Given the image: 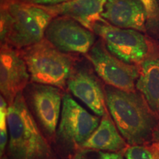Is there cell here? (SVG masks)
<instances>
[{"label":"cell","mask_w":159,"mask_h":159,"mask_svg":"<svg viewBox=\"0 0 159 159\" xmlns=\"http://www.w3.org/2000/svg\"><path fill=\"white\" fill-rule=\"evenodd\" d=\"M105 93L107 108L128 144H152L159 130V114L151 109L144 96L109 85Z\"/></svg>","instance_id":"obj_1"},{"label":"cell","mask_w":159,"mask_h":159,"mask_svg":"<svg viewBox=\"0 0 159 159\" xmlns=\"http://www.w3.org/2000/svg\"><path fill=\"white\" fill-rule=\"evenodd\" d=\"M7 125L9 141L6 156L9 159L53 158L48 139L30 113L23 92L9 105Z\"/></svg>","instance_id":"obj_2"},{"label":"cell","mask_w":159,"mask_h":159,"mask_svg":"<svg viewBox=\"0 0 159 159\" xmlns=\"http://www.w3.org/2000/svg\"><path fill=\"white\" fill-rule=\"evenodd\" d=\"M1 44L21 49L44 39L53 19L44 9L21 0H11L1 4Z\"/></svg>","instance_id":"obj_3"},{"label":"cell","mask_w":159,"mask_h":159,"mask_svg":"<svg viewBox=\"0 0 159 159\" xmlns=\"http://www.w3.org/2000/svg\"><path fill=\"white\" fill-rule=\"evenodd\" d=\"M30 82L64 89L74 68L73 57L60 51L46 39L20 49Z\"/></svg>","instance_id":"obj_4"},{"label":"cell","mask_w":159,"mask_h":159,"mask_svg":"<svg viewBox=\"0 0 159 159\" xmlns=\"http://www.w3.org/2000/svg\"><path fill=\"white\" fill-rule=\"evenodd\" d=\"M98 116L90 114L65 93L55 139L70 150H80L100 122Z\"/></svg>","instance_id":"obj_5"},{"label":"cell","mask_w":159,"mask_h":159,"mask_svg":"<svg viewBox=\"0 0 159 159\" xmlns=\"http://www.w3.org/2000/svg\"><path fill=\"white\" fill-rule=\"evenodd\" d=\"M62 90L30 82L23 91L30 113L48 141L55 139L64 95Z\"/></svg>","instance_id":"obj_6"},{"label":"cell","mask_w":159,"mask_h":159,"mask_svg":"<svg viewBox=\"0 0 159 159\" xmlns=\"http://www.w3.org/2000/svg\"><path fill=\"white\" fill-rule=\"evenodd\" d=\"M93 31L111 54L127 63L139 66L150 53L148 40L140 31L115 27L105 20L96 24Z\"/></svg>","instance_id":"obj_7"},{"label":"cell","mask_w":159,"mask_h":159,"mask_svg":"<svg viewBox=\"0 0 159 159\" xmlns=\"http://www.w3.org/2000/svg\"><path fill=\"white\" fill-rule=\"evenodd\" d=\"M85 56L95 72L109 86L123 91H135L139 66L117 58L107 49L102 40L95 43Z\"/></svg>","instance_id":"obj_8"},{"label":"cell","mask_w":159,"mask_h":159,"mask_svg":"<svg viewBox=\"0 0 159 159\" xmlns=\"http://www.w3.org/2000/svg\"><path fill=\"white\" fill-rule=\"evenodd\" d=\"M44 39L66 54L86 55L96 43L94 31L74 19L63 16L52 19L46 30Z\"/></svg>","instance_id":"obj_9"},{"label":"cell","mask_w":159,"mask_h":159,"mask_svg":"<svg viewBox=\"0 0 159 159\" xmlns=\"http://www.w3.org/2000/svg\"><path fill=\"white\" fill-rule=\"evenodd\" d=\"M30 76L20 49L7 43L1 44L0 50V91L8 105L23 92Z\"/></svg>","instance_id":"obj_10"},{"label":"cell","mask_w":159,"mask_h":159,"mask_svg":"<svg viewBox=\"0 0 159 159\" xmlns=\"http://www.w3.org/2000/svg\"><path fill=\"white\" fill-rule=\"evenodd\" d=\"M67 88L97 116L102 117L108 114L105 89L89 68L75 66L67 82Z\"/></svg>","instance_id":"obj_11"},{"label":"cell","mask_w":159,"mask_h":159,"mask_svg":"<svg viewBox=\"0 0 159 159\" xmlns=\"http://www.w3.org/2000/svg\"><path fill=\"white\" fill-rule=\"evenodd\" d=\"M102 18L115 27L147 31V17L139 0H107Z\"/></svg>","instance_id":"obj_12"},{"label":"cell","mask_w":159,"mask_h":159,"mask_svg":"<svg viewBox=\"0 0 159 159\" xmlns=\"http://www.w3.org/2000/svg\"><path fill=\"white\" fill-rule=\"evenodd\" d=\"M107 0H70L55 5H39L53 18L68 17L78 21L93 31L94 25L104 21L102 18L103 7Z\"/></svg>","instance_id":"obj_13"},{"label":"cell","mask_w":159,"mask_h":159,"mask_svg":"<svg viewBox=\"0 0 159 159\" xmlns=\"http://www.w3.org/2000/svg\"><path fill=\"white\" fill-rule=\"evenodd\" d=\"M139 67L136 88L151 109L159 114V55L150 53Z\"/></svg>","instance_id":"obj_14"},{"label":"cell","mask_w":159,"mask_h":159,"mask_svg":"<svg viewBox=\"0 0 159 159\" xmlns=\"http://www.w3.org/2000/svg\"><path fill=\"white\" fill-rule=\"evenodd\" d=\"M128 143L110 119L108 114L102 116L99 125L81 149H91L105 152H120L126 150Z\"/></svg>","instance_id":"obj_15"},{"label":"cell","mask_w":159,"mask_h":159,"mask_svg":"<svg viewBox=\"0 0 159 159\" xmlns=\"http://www.w3.org/2000/svg\"><path fill=\"white\" fill-rule=\"evenodd\" d=\"M147 17V30L154 36H159V0H139Z\"/></svg>","instance_id":"obj_16"},{"label":"cell","mask_w":159,"mask_h":159,"mask_svg":"<svg viewBox=\"0 0 159 159\" xmlns=\"http://www.w3.org/2000/svg\"><path fill=\"white\" fill-rule=\"evenodd\" d=\"M126 159H159V149L156 143L134 145L125 150Z\"/></svg>","instance_id":"obj_17"},{"label":"cell","mask_w":159,"mask_h":159,"mask_svg":"<svg viewBox=\"0 0 159 159\" xmlns=\"http://www.w3.org/2000/svg\"><path fill=\"white\" fill-rule=\"evenodd\" d=\"M8 103L5 99L0 97V152L1 157L5 155L6 146L8 142V125H7V113Z\"/></svg>","instance_id":"obj_18"},{"label":"cell","mask_w":159,"mask_h":159,"mask_svg":"<svg viewBox=\"0 0 159 159\" xmlns=\"http://www.w3.org/2000/svg\"><path fill=\"white\" fill-rule=\"evenodd\" d=\"M73 159H124L120 152H105V151L80 149Z\"/></svg>","instance_id":"obj_19"},{"label":"cell","mask_w":159,"mask_h":159,"mask_svg":"<svg viewBox=\"0 0 159 159\" xmlns=\"http://www.w3.org/2000/svg\"><path fill=\"white\" fill-rule=\"evenodd\" d=\"M21 1L25 2L34 4L37 5H55L62 4L66 2L70 1V0H21Z\"/></svg>","instance_id":"obj_20"},{"label":"cell","mask_w":159,"mask_h":159,"mask_svg":"<svg viewBox=\"0 0 159 159\" xmlns=\"http://www.w3.org/2000/svg\"><path fill=\"white\" fill-rule=\"evenodd\" d=\"M153 143H156V144L158 145V148L159 149V130H158V134H157V135H156V139H155V141Z\"/></svg>","instance_id":"obj_21"},{"label":"cell","mask_w":159,"mask_h":159,"mask_svg":"<svg viewBox=\"0 0 159 159\" xmlns=\"http://www.w3.org/2000/svg\"><path fill=\"white\" fill-rule=\"evenodd\" d=\"M11 1V0H2V3L1 4H5L8 2Z\"/></svg>","instance_id":"obj_22"},{"label":"cell","mask_w":159,"mask_h":159,"mask_svg":"<svg viewBox=\"0 0 159 159\" xmlns=\"http://www.w3.org/2000/svg\"><path fill=\"white\" fill-rule=\"evenodd\" d=\"M1 159H9V158H7V156H6V155H4L3 156L1 157Z\"/></svg>","instance_id":"obj_23"},{"label":"cell","mask_w":159,"mask_h":159,"mask_svg":"<svg viewBox=\"0 0 159 159\" xmlns=\"http://www.w3.org/2000/svg\"><path fill=\"white\" fill-rule=\"evenodd\" d=\"M51 159H53V158H51Z\"/></svg>","instance_id":"obj_24"}]
</instances>
